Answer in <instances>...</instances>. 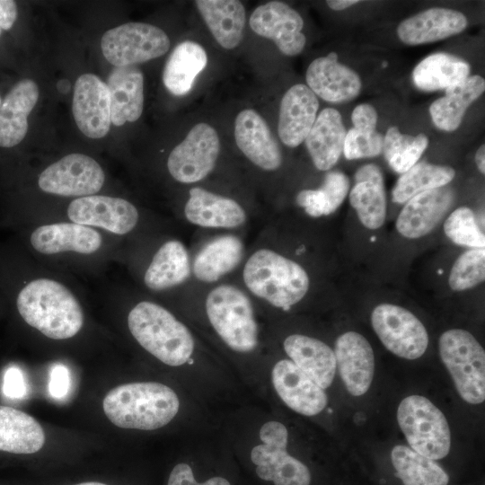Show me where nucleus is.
Instances as JSON below:
<instances>
[{"instance_id": "obj_1", "label": "nucleus", "mask_w": 485, "mask_h": 485, "mask_svg": "<svg viewBox=\"0 0 485 485\" xmlns=\"http://www.w3.org/2000/svg\"><path fill=\"white\" fill-rule=\"evenodd\" d=\"M16 304L25 322L53 340L72 338L84 324L83 310L76 297L54 279L31 281L20 291Z\"/></svg>"}, {"instance_id": "obj_2", "label": "nucleus", "mask_w": 485, "mask_h": 485, "mask_svg": "<svg viewBox=\"0 0 485 485\" xmlns=\"http://www.w3.org/2000/svg\"><path fill=\"white\" fill-rule=\"evenodd\" d=\"M102 405L107 418L119 428L154 430L167 425L176 416L180 401L169 386L140 382L111 389Z\"/></svg>"}, {"instance_id": "obj_3", "label": "nucleus", "mask_w": 485, "mask_h": 485, "mask_svg": "<svg viewBox=\"0 0 485 485\" xmlns=\"http://www.w3.org/2000/svg\"><path fill=\"white\" fill-rule=\"evenodd\" d=\"M242 281L254 296L284 311L299 303L310 287L309 276L299 263L269 248L248 257Z\"/></svg>"}, {"instance_id": "obj_4", "label": "nucleus", "mask_w": 485, "mask_h": 485, "mask_svg": "<svg viewBox=\"0 0 485 485\" xmlns=\"http://www.w3.org/2000/svg\"><path fill=\"white\" fill-rule=\"evenodd\" d=\"M128 325L140 346L163 363L179 366L190 359L195 345L192 334L163 306L139 302L129 312Z\"/></svg>"}, {"instance_id": "obj_5", "label": "nucleus", "mask_w": 485, "mask_h": 485, "mask_svg": "<svg viewBox=\"0 0 485 485\" xmlns=\"http://www.w3.org/2000/svg\"><path fill=\"white\" fill-rule=\"evenodd\" d=\"M209 322L233 350L249 353L258 346V324L252 304L241 288L231 284L213 287L205 299Z\"/></svg>"}, {"instance_id": "obj_6", "label": "nucleus", "mask_w": 485, "mask_h": 485, "mask_svg": "<svg viewBox=\"0 0 485 485\" xmlns=\"http://www.w3.org/2000/svg\"><path fill=\"white\" fill-rule=\"evenodd\" d=\"M439 355L461 398L470 404L485 400V351L474 336L463 329L445 331Z\"/></svg>"}, {"instance_id": "obj_7", "label": "nucleus", "mask_w": 485, "mask_h": 485, "mask_svg": "<svg viewBox=\"0 0 485 485\" xmlns=\"http://www.w3.org/2000/svg\"><path fill=\"white\" fill-rule=\"evenodd\" d=\"M397 421L410 447L432 460L445 457L451 448V431L443 412L424 396L404 398L397 410Z\"/></svg>"}, {"instance_id": "obj_8", "label": "nucleus", "mask_w": 485, "mask_h": 485, "mask_svg": "<svg viewBox=\"0 0 485 485\" xmlns=\"http://www.w3.org/2000/svg\"><path fill=\"white\" fill-rule=\"evenodd\" d=\"M261 445L251 452L257 475L275 485H310L309 469L287 451L288 432L278 421H269L260 430Z\"/></svg>"}, {"instance_id": "obj_9", "label": "nucleus", "mask_w": 485, "mask_h": 485, "mask_svg": "<svg viewBox=\"0 0 485 485\" xmlns=\"http://www.w3.org/2000/svg\"><path fill=\"white\" fill-rule=\"evenodd\" d=\"M101 48L107 61L115 67H124L164 55L170 40L154 25L128 22L107 31L101 37Z\"/></svg>"}, {"instance_id": "obj_10", "label": "nucleus", "mask_w": 485, "mask_h": 485, "mask_svg": "<svg viewBox=\"0 0 485 485\" xmlns=\"http://www.w3.org/2000/svg\"><path fill=\"white\" fill-rule=\"evenodd\" d=\"M371 322L384 346L397 357L412 360L427 350V330L409 310L396 304H381L373 310Z\"/></svg>"}, {"instance_id": "obj_11", "label": "nucleus", "mask_w": 485, "mask_h": 485, "mask_svg": "<svg viewBox=\"0 0 485 485\" xmlns=\"http://www.w3.org/2000/svg\"><path fill=\"white\" fill-rule=\"evenodd\" d=\"M219 152L220 141L215 128L207 123H198L170 153L168 171L178 182L200 181L214 170Z\"/></svg>"}, {"instance_id": "obj_12", "label": "nucleus", "mask_w": 485, "mask_h": 485, "mask_svg": "<svg viewBox=\"0 0 485 485\" xmlns=\"http://www.w3.org/2000/svg\"><path fill=\"white\" fill-rule=\"evenodd\" d=\"M104 181V172L93 158L70 154L48 166L40 174L38 184L49 194L81 198L97 193Z\"/></svg>"}, {"instance_id": "obj_13", "label": "nucleus", "mask_w": 485, "mask_h": 485, "mask_svg": "<svg viewBox=\"0 0 485 485\" xmlns=\"http://www.w3.org/2000/svg\"><path fill=\"white\" fill-rule=\"evenodd\" d=\"M73 223L103 228L115 234H126L137 225L139 214L129 201L102 195L74 199L67 207Z\"/></svg>"}, {"instance_id": "obj_14", "label": "nucleus", "mask_w": 485, "mask_h": 485, "mask_svg": "<svg viewBox=\"0 0 485 485\" xmlns=\"http://www.w3.org/2000/svg\"><path fill=\"white\" fill-rule=\"evenodd\" d=\"M249 23L256 34L273 40L284 55L296 56L305 46L304 21L285 3L271 1L259 5L251 14Z\"/></svg>"}, {"instance_id": "obj_15", "label": "nucleus", "mask_w": 485, "mask_h": 485, "mask_svg": "<svg viewBox=\"0 0 485 485\" xmlns=\"http://www.w3.org/2000/svg\"><path fill=\"white\" fill-rule=\"evenodd\" d=\"M73 116L80 131L90 138L105 137L110 127V100L106 83L93 74L80 75L75 84Z\"/></svg>"}, {"instance_id": "obj_16", "label": "nucleus", "mask_w": 485, "mask_h": 485, "mask_svg": "<svg viewBox=\"0 0 485 485\" xmlns=\"http://www.w3.org/2000/svg\"><path fill=\"white\" fill-rule=\"evenodd\" d=\"M333 352L348 392L353 396L365 394L375 372V356L368 340L356 331H348L336 340Z\"/></svg>"}, {"instance_id": "obj_17", "label": "nucleus", "mask_w": 485, "mask_h": 485, "mask_svg": "<svg viewBox=\"0 0 485 485\" xmlns=\"http://www.w3.org/2000/svg\"><path fill=\"white\" fill-rule=\"evenodd\" d=\"M271 375L277 393L295 412L314 416L326 407L328 397L324 389L291 360L282 359L277 362Z\"/></svg>"}, {"instance_id": "obj_18", "label": "nucleus", "mask_w": 485, "mask_h": 485, "mask_svg": "<svg viewBox=\"0 0 485 485\" xmlns=\"http://www.w3.org/2000/svg\"><path fill=\"white\" fill-rule=\"evenodd\" d=\"M234 138L241 152L264 171H275L282 163L279 145L264 119L255 110L246 109L234 120Z\"/></svg>"}, {"instance_id": "obj_19", "label": "nucleus", "mask_w": 485, "mask_h": 485, "mask_svg": "<svg viewBox=\"0 0 485 485\" xmlns=\"http://www.w3.org/2000/svg\"><path fill=\"white\" fill-rule=\"evenodd\" d=\"M184 216L191 225L211 229H235L247 222L246 211L236 200L201 187L190 190Z\"/></svg>"}, {"instance_id": "obj_20", "label": "nucleus", "mask_w": 485, "mask_h": 485, "mask_svg": "<svg viewBox=\"0 0 485 485\" xmlns=\"http://www.w3.org/2000/svg\"><path fill=\"white\" fill-rule=\"evenodd\" d=\"M453 200V191L445 186L413 196L397 218V231L410 239L428 234L445 216Z\"/></svg>"}, {"instance_id": "obj_21", "label": "nucleus", "mask_w": 485, "mask_h": 485, "mask_svg": "<svg viewBox=\"0 0 485 485\" xmlns=\"http://www.w3.org/2000/svg\"><path fill=\"white\" fill-rule=\"evenodd\" d=\"M308 87L330 102H344L357 97L361 90L358 75L338 62L335 52L314 59L306 70Z\"/></svg>"}, {"instance_id": "obj_22", "label": "nucleus", "mask_w": 485, "mask_h": 485, "mask_svg": "<svg viewBox=\"0 0 485 485\" xmlns=\"http://www.w3.org/2000/svg\"><path fill=\"white\" fill-rule=\"evenodd\" d=\"M318 108V99L307 85L297 84L290 87L279 107L280 140L289 147H296L304 141L316 119Z\"/></svg>"}, {"instance_id": "obj_23", "label": "nucleus", "mask_w": 485, "mask_h": 485, "mask_svg": "<svg viewBox=\"0 0 485 485\" xmlns=\"http://www.w3.org/2000/svg\"><path fill=\"white\" fill-rule=\"evenodd\" d=\"M30 241L42 254L66 251L92 254L102 243V238L95 229L73 222L40 225L32 232Z\"/></svg>"}, {"instance_id": "obj_24", "label": "nucleus", "mask_w": 485, "mask_h": 485, "mask_svg": "<svg viewBox=\"0 0 485 485\" xmlns=\"http://www.w3.org/2000/svg\"><path fill=\"white\" fill-rule=\"evenodd\" d=\"M467 24V18L459 11L430 8L403 20L397 28V34L407 45H419L458 34Z\"/></svg>"}, {"instance_id": "obj_25", "label": "nucleus", "mask_w": 485, "mask_h": 485, "mask_svg": "<svg viewBox=\"0 0 485 485\" xmlns=\"http://www.w3.org/2000/svg\"><path fill=\"white\" fill-rule=\"evenodd\" d=\"M244 257V244L236 235L225 234L206 242L191 261V274L212 284L234 271Z\"/></svg>"}, {"instance_id": "obj_26", "label": "nucleus", "mask_w": 485, "mask_h": 485, "mask_svg": "<svg viewBox=\"0 0 485 485\" xmlns=\"http://www.w3.org/2000/svg\"><path fill=\"white\" fill-rule=\"evenodd\" d=\"M110 120L115 126L137 121L144 107V76L137 66L115 67L108 76Z\"/></svg>"}, {"instance_id": "obj_27", "label": "nucleus", "mask_w": 485, "mask_h": 485, "mask_svg": "<svg viewBox=\"0 0 485 485\" xmlns=\"http://www.w3.org/2000/svg\"><path fill=\"white\" fill-rule=\"evenodd\" d=\"M39 99V88L31 79L13 85L0 106V146L13 147L25 137L28 116Z\"/></svg>"}, {"instance_id": "obj_28", "label": "nucleus", "mask_w": 485, "mask_h": 485, "mask_svg": "<svg viewBox=\"0 0 485 485\" xmlns=\"http://www.w3.org/2000/svg\"><path fill=\"white\" fill-rule=\"evenodd\" d=\"M284 349L291 361L322 389L333 382L336 359L333 350L322 340L292 334L284 340Z\"/></svg>"}, {"instance_id": "obj_29", "label": "nucleus", "mask_w": 485, "mask_h": 485, "mask_svg": "<svg viewBox=\"0 0 485 485\" xmlns=\"http://www.w3.org/2000/svg\"><path fill=\"white\" fill-rule=\"evenodd\" d=\"M346 130L340 113L333 108L322 110L304 139L314 166L331 169L343 152Z\"/></svg>"}, {"instance_id": "obj_30", "label": "nucleus", "mask_w": 485, "mask_h": 485, "mask_svg": "<svg viewBox=\"0 0 485 485\" xmlns=\"http://www.w3.org/2000/svg\"><path fill=\"white\" fill-rule=\"evenodd\" d=\"M191 275V260L179 240L165 242L154 253L144 275L146 287L163 291L183 284Z\"/></svg>"}, {"instance_id": "obj_31", "label": "nucleus", "mask_w": 485, "mask_h": 485, "mask_svg": "<svg viewBox=\"0 0 485 485\" xmlns=\"http://www.w3.org/2000/svg\"><path fill=\"white\" fill-rule=\"evenodd\" d=\"M196 6L217 43L225 49L236 48L243 35L245 9L237 0H197Z\"/></svg>"}, {"instance_id": "obj_32", "label": "nucleus", "mask_w": 485, "mask_h": 485, "mask_svg": "<svg viewBox=\"0 0 485 485\" xmlns=\"http://www.w3.org/2000/svg\"><path fill=\"white\" fill-rule=\"evenodd\" d=\"M45 443L40 424L31 415L0 405V451L33 454Z\"/></svg>"}, {"instance_id": "obj_33", "label": "nucleus", "mask_w": 485, "mask_h": 485, "mask_svg": "<svg viewBox=\"0 0 485 485\" xmlns=\"http://www.w3.org/2000/svg\"><path fill=\"white\" fill-rule=\"evenodd\" d=\"M207 64V52L201 45L191 40L181 42L165 63L163 71L164 86L173 95L187 94L192 89L195 78Z\"/></svg>"}, {"instance_id": "obj_34", "label": "nucleus", "mask_w": 485, "mask_h": 485, "mask_svg": "<svg viewBox=\"0 0 485 485\" xmlns=\"http://www.w3.org/2000/svg\"><path fill=\"white\" fill-rule=\"evenodd\" d=\"M484 90L485 81L480 75L470 76L462 84L446 89L445 95L430 105L429 112L434 124L442 130H455L467 108Z\"/></svg>"}, {"instance_id": "obj_35", "label": "nucleus", "mask_w": 485, "mask_h": 485, "mask_svg": "<svg viewBox=\"0 0 485 485\" xmlns=\"http://www.w3.org/2000/svg\"><path fill=\"white\" fill-rule=\"evenodd\" d=\"M467 62L447 53H435L421 60L414 68L412 79L423 91L446 90L469 77Z\"/></svg>"}, {"instance_id": "obj_36", "label": "nucleus", "mask_w": 485, "mask_h": 485, "mask_svg": "<svg viewBox=\"0 0 485 485\" xmlns=\"http://www.w3.org/2000/svg\"><path fill=\"white\" fill-rule=\"evenodd\" d=\"M351 119L354 128L346 133L343 153L347 159L377 156L383 151L384 137L375 130L377 112L366 103L357 106Z\"/></svg>"}, {"instance_id": "obj_37", "label": "nucleus", "mask_w": 485, "mask_h": 485, "mask_svg": "<svg viewBox=\"0 0 485 485\" xmlns=\"http://www.w3.org/2000/svg\"><path fill=\"white\" fill-rule=\"evenodd\" d=\"M395 476L403 485H447L448 474L435 461L413 451L410 447L398 445L391 452Z\"/></svg>"}, {"instance_id": "obj_38", "label": "nucleus", "mask_w": 485, "mask_h": 485, "mask_svg": "<svg viewBox=\"0 0 485 485\" xmlns=\"http://www.w3.org/2000/svg\"><path fill=\"white\" fill-rule=\"evenodd\" d=\"M349 189V181L341 172H328L322 186L316 190H303L296 195V204L312 217L328 216L342 204Z\"/></svg>"}, {"instance_id": "obj_39", "label": "nucleus", "mask_w": 485, "mask_h": 485, "mask_svg": "<svg viewBox=\"0 0 485 485\" xmlns=\"http://www.w3.org/2000/svg\"><path fill=\"white\" fill-rule=\"evenodd\" d=\"M454 175L451 167L418 163L398 179L392 192V200L405 203L420 192L445 186Z\"/></svg>"}, {"instance_id": "obj_40", "label": "nucleus", "mask_w": 485, "mask_h": 485, "mask_svg": "<svg viewBox=\"0 0 485 485\" xmlns=\"http://www.w3.org/2000/svg\"><path fill=\"white\" fill-rule=\"evenodd\" d=\"M349 201L364 226L374 230L384 225L386 217L384 179L356 182Z\"/></svg>"}, {"instance_id": "obj_41", "label": "nucleus", "mask_w": 485, "mask_h": 485, "mask_svg": "<svg viewBox=\"0 0 485 485\" xmlns=\"http://www.w3.org/2000/svg\"><path fill=\"white\" fill-rule=\"evenodd\" d=\"M428 139L424 134L416 137L402 134L391 127L384 137L383 150L390 167L398 173L410 170L426 150Z\"/></svg>"}, {"instance_id": "obj_42", "label": "nucleus", "mask_w": 485, "mask_h": 485, "mask_svg": "<svg viewBox=\"0 0 485 485\" xmlns=\"http://www.w3.org/2000/svg\"><path fill=\"white\" fill-rule=\"evenodd\" d=\"M484 279L485 249L472 248L462 253L454 261L448 284L454 291H463L476 287Z\"/></svg>"}, {"instance_id": "obj_43", "label": "nucleus", "mask_w": 485, "mask_h": 485, "mask_svg": "<svg viewBox=\"0 0 485 485\" xmlns=\"http://www.w3.org/2000/svg\"><path fill=\"white\" fill-rule=\"evenodd\" d=\"M445 235L454 243L471 248H484L485 235L473 211L467 207L454 210L444 224Z\"/></svg>"}, {"instance_id": "obj_44", "label": "nucleus", "mask_w": 485, "mask_h": 485, "mask_svg": "<svg viewBox=\"0 0 485 485\" xmlns=\"http://www.w3.org/2000/svg\"><path fill=\"white\" fill-rule=\"evenodd\" d=\"M168 485H231L222 477H213L205 482L198 483L193 475V472L187 463L177 464L169 476Z\"/></svg>"}, {"instance_id": "obj_45", "label": "nucleus", "mask_w": 485, "mask_h": 485, "mask_svg": "<svg viewBox=\"0 0 485 485\" xmlns=\"http://www.w3.org/2000/svg\"><path fill=\"white\" fill-rule=\"evenodd\" d=\"M4 394L11 399H22L27 392V385L22 370L16 366H10L4 375Z\"/></svg>"}, {"instance_id": "obj_46", "label": "nucleus", "mask_w": 485, "mask_h": 485, "mask_svg": "<svg viewBox=\"0 0 485 485\" xmlns=\"http://www.w3.org/2000/svg\"><path fill=\"white\" fill-rule=\"evenodd\" d=\"M70 373L64 365H55L49 374L48 392L53 398L63 399L69 392Z\"/></svg>"}, {"instance_id": "obj_47", "label": "nucleus", "mask_w": 485, "mask_h": 485, "mask_svg": "<svg viewBox=\"0 0 485 485\" xmlns=\"http://www.w3.org/2000/svg\"><path fill=\"white\" fill-rule=\"evenodd\" d=\"M17 18V5L14 1L0 0V28L9 30Z\"/></svg>"}, {"instance_id": "obj_48", "label": "nucleus", "mask_w": 485, "mask_h": 485, "mask_svg": "<svg viewBox=\"0 0 485 485\" xmlns=\"http://www.w3.org/2000/svg\"><path fill=\"white\" fill-rule=\"evenodd\" d=\"M381 179H383V175L380 168L373 163L366 164L360 167L355 174L356 182Z\"/></svg>"}, {"instance_id": "obj_49", "label": "nucleus", "mask_w": 485, "mask_h": 485, "mask_svg": "<svg viewBox=\"0 0 485 485\" xmlns=\"http://www.w3.org/2000/svg\"><path fill=\"white\" fill-rule=\"evenodd\" d=\"M326 3L328 6L331 8L332 10L340 11L359 3V1L357 0H329Z\"/></svg>"}, {"instance_id": "obj_50", "label": "nucleus", "mask_w": 485, "mask_h": 485, "mask_svg": "<svg viewBox=\"0 0 485 485\" xmlns=\"http://www.w3.org/2000/svg\"><path fill=\"white\" fill-rule=\"evenodd\" d=\"M475 163L479 171L484 174L485 173V146L482 145L479 147L475 154Z\"/></svg>"}, {"instance_id": "obj_51", "label": "nucleus", "mask_w": 485, "mask_h": 485, "mask_svg": "<svg viewBox=\"0 0 485 485\" xmlns=\"http://www.w3.org/2000/svg\"><path fill=\"white\" fill-rule=\"evenodd\" d=\"M57 88L60 93H66L70 90V83L66 79L60 80L57 84Z\"/></svg>"}, {"instance_id": "obj_52", "label": "nucleus", "mask_w": 485, "mask_h": 485, "mask_svg": "<svg viewBox=\"0 0 485 485\" xmlns=\"http://www.w3.org/2000/svg\"><path fill=\"white\" fill-rule=\"evenodd\" d=\"M75 485H106V484L101 483V482H97V481H87V482H82V483H78Z\"/></svg>"}, {"instance_id": "obj_53", "label": "nucleus", "mask_w": 485, "mask_h": 485, "mask_svg": "<svg viewBox=\"0 0 485 485\" xmlns=\"http://www.w3.org/2000/svg\"><path fill=\"white\" fill-rule=\"evenodd\" d=\"M1 103H2V101H1V97H0V106H1Z\"/></svg>"}, {"instance_id": "obj_54", "label": "nucleus", "mask_w": 485, "mask_h": 485, "mask_svg": "<svg viewBox=\"0 0 485 485\" xmlns=\"http://www.w3.org/2000/svg\"><path fill=\"white\" fill-rule=\"evenodd\" d=\"M0 34H1V28H0Z\"/></svg>"}]
</instances>
